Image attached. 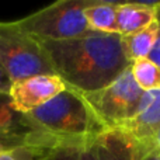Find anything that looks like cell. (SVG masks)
Segmentation results:
<instances>
[{
    "label": "cell",
    "mask_w": 160,
    "mask_h": 160,
    "mask_svg": "<svg viewBox=\"0 0 160 160\" xmlns=\"http://www.w3.org/2000/svg\"><path fill=\"white\" fill-rule=\"evenodd\" d=\"M135 160H160V155L148 142H135Z\"/></svg>",
    "instance_id": "obj_14"
},
{
    "label": "cell",
    "mask_w": 160,
    "mask_h": 160,
    "mask_svg": "<svg viewBox=\"0 0 160 160\" xmlns=\"http://www.w3.org/2000/svg\"><path fill=\"white\" fill-rule=\"evenodd\" d=\"M133 141V139H132ZM148 143H150L153 146V149L156 150V152L160 155V127L158 128V129L153 132V135H152V138L148 141Z\"/></svg>",
    "instance_id": "obj_17"
},
{
    "label": "cell",
    "mask_w": 160,
    "mask_h": 160,
    "mask_svg": "<svg viewBox=\"0 0 160 160\" xmlns=\"http://www.w3.org/2000/svg\"><path fill=\"white\" fill-rule=\"evenodd\" d=\"M118 3L91 0L83 10V16L90 31L104 34H118L115 21V10Z\"/></svg>",
    "instance_id": "obj_11"
},
{
    "label": "cell",
    "mask_w": 160,
    "mask_h": 160,
    "mask_svg": "<svg viewBox=\"0 0 160 160\" xmlns=\"http://www.w3.org/2000/svg\"><path fill=\"white\" fill-rule=\"evenodd\" d=\"M11 149H27L37 160H47L53 145L31 125L25 114L14 110L7 93H0V152Z\"/></svg>",
    "instance_id": "obj_6"
},
{
    "label": "cell",
    "mask_w": 160,
    "mask_h": 160,
    "mask_svg": "<svg viewBox=\"0 0 160 160\" xmlns=\"http://www.w3.org/2000/svg\"><path fill=\"white\" fill-rule=\"evenodd\" d=\"M132 78L143 91L160 88V68L149 58L136 59L131 63Z\"/></svg>",
    "instance_id": "obj_13"
},
{
    "label": "cell",
    "mask_w": 160,
    "mask_h": 160,
    "mask_svg": "<svg viewBox=\"0 0 160 160\" xmlns=\"http://www.w3.org/2000/svg\"><path fill=\"white\" fill-rule=\"evenodd\" d=\"M0 66L11 83L31 76L55 75L38 42L17 27L0 22Z\"/></svg>",
    "instance_id": "obj_3"
},
{
    "label": "cell",
    "mask_w": 160,
    "mask_h": 160,
    "mask_svg": "<svg viewBox=\"0 0 160 160\" xmlns=\"http://www.w3.org/2000/svg\"><path fill=\"white\" fill-rule=\"evenodd\" d=\"M91 0H61L41 8L16 24L28 35L42 39H69L87 34L88 27L83 10Z\"/></svg>",
    "instance_id": "obj_5"
},
{
    "label": "cell",
    "mask_w": 160,
    "mask_h": 160,
    "mask_svg": "<svg viewBox=\"0 0 160 160\" xmlns=\"http://www.w3.org/2000/svg\"><path fill=\"white\" fill-rule=\"evenodd\" d=\"M156 18L155 3H118L115 10L117 30L128 37L146 28Z\"/></svg>",
    "instance_id": "obj_10"
},
{
    "label": "cell",
    "mask_w": 160,
    "mask_h": 160,
    "mask_svg": "<svg viewBox=\"0 0 160 160\" xmlns=\"http://www.w3.org/2000/svg\"><path fill=\"white\" fill-rule=\"evenodd\" d=\"M25 117L35 129L51 139L53 152L78 146L107 131L84 97L69 87Z\"/></svg>",
    "instance_id": "obj_2"
},
{
    "label": "cell",
    "mask_w": 160,
    "mask_h": 160,
    "mask_svg": "<svg viewBox=\"0 0 160 160\" xmlns=\"http://www.w3.org/2000/svg\"><path fill=\"white\" fill-rule=\"evenodd\" d=\"M143 93L129 66L108 86L82 96L107 129H119L136 115Z\"/></svg>",
    "instance_id": "obj_4"
},
{
    "label": "cell",
    "mask_w": 160,
    "mask_h": 160,
    "mask_svg": "<svg viewBox=\"0 0 160 160\" xmlns=\"http://www.w3.org/2000/svg\"><path fill=\"white\" fill-rule=\"evenodd\" d=\"M156 38H158V21L149 24L146 28L138 31L135 34H131L128 37H122V47L124 52L129 63H132L136 59L148 58L155 47Z\"/></svg>",
    "instance_id": "obj_12"
},
{
    "label": "cell",
    "mask_w": 160,
    "mask_h": 160,
    "mask_svg": "<svg viewBox=\"0 0 160 160\" xmlns=\"http://www.w3.org/2000/svg\"><path fill=\"white\" fill-rule=\"evenodd\" d=\"M66 88L68 86L59 76L38 75L13 82L7 94L14 110L27 114L44 105Z\"/></svg>",
    "instance_id": "obj_8"
},
{
    "label": "cell",
    "mask_w": 160,
    "mask_h": 160,
    "mask_svg": "<svg viewBox=\"0 0 160 160\" xmlns=\"http://www.w3.org/2000/svg\"><path fill=\"white\" fill-rule=\"evenodd\" d=\"M0 160H37L34 155L27 149H11L2 150Z\"/></svg>",
    "instance_id": "obj_15"
},
{
    "label": "cell",
    "mask_w": 160,
    "mask_h": 160,
    "mask_svg": "<svg viewBox=\"0 0 160 160\" xmlns=\"http://www.w3.org/2000/svg\"><path fill=\"white\" fill-rule=\"evenodd\" d=\"M160 127V88L145 91L138 112L121 131L135 142H148Z\"/></svg>",
    "instance_id": "obj_9"
},
{
    "label": "cell",
    "mask_w": 160,
    "mask_h": 160,
    "mask_svg": "<svg viewBox=\"0 0 160 160\" xmlns=\"http://www.w3.org/2000/svg\"><path fill=\"white\" fill-rule=\"evenodd\" d=\"M32 38L44 51L53 73L80 94L105 87L131 66L119 34L88 31L59 41Z\"/></svg>",
    "instance_id": "obj_1"
},
{
    "label": "cell",
    "mask_w": 160,
    "mask_h": 160,
    "mask_svg": "<svg viewBox=\"0 0 160 160\" xmlns=\"http://www.w3.org/2000/svg\"><path fill=\"white\" fill-rule=\"evenodd\" d=\"M155 10H156V21H158V38H156L155 47H153L152 52L149 53L148 58L160 68V2L155 3Z\"/></svg>",
    "instance_id": "obj_16"
},
{
    "label": "cell",
    "mask_w": 160,
    "mask_h": 160,
    "mask_svg": "<svg viewBox=\"0 0 160 160\" xmlns=\"http://www.w3.org/2000/svg\"><path fill=\"white\" fill-rule=\"evenodd\" d=\"M47 160H135V148L124 131L107 129L78 146L55 150Z\"/></svg>",
    "instance_id": "obj_7"
}]
</instances>
